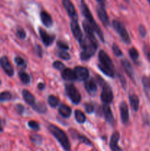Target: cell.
Instances as JSON below:
<instances>
[{"instance_id":"cell-50","label":"cell","mask_w":150,"mask_h":151,"mask_svg":"<svg viewBox=\"0 0 150 151\" xmlns=\"http://www.w3.org/2000/svg\"><path fill=\"white\" fill-rule=\"evenodd\" d=\"M2 131H3V128H2V126H1V119H0V132H2Z\"/></svg>"},{"instance_id":"cell-8","label":"cell","mask_w":150,"mask_h":151,"mask_svg":"<svg viewBox=\"0 0 150 151\" xmlns=\"http://www.w3.org/2000/svg\"><path fill=\"white\" fill-rule=\"evenodd\" d=\"M62 2H63V7H65L68 15L71 19V20H77V13H76V9L71 1V0H63Z\"/></svg>"},{"instance_id":"cell-32","label":"cell","mask_w":150,"mask_h":151,"mask_svg":"<svg viewBox=\"0 0 150 151\" xmlns=\"http://www.w3.org/2000/svg\"><path fill=\"white\" fill-rule=\"evenodd\" d=\"M12 99V95L10 91H2L0 93V102H5L10 100Z\"/></svg>"},{"instance_id":"cell-48","label":"cell","mask_w":150,"mask_h":151,"mask_svg":"<svg viewBox=\"0 0 150 151\" xmlns=\"http://www.w3.org/2000/svg\"><path fill=\"white\" fill-rule=\"evenodd\" d=\"M97 2L99 3V4L101 6H105V2H106V0H96Z\"/></svg>"},{"instance_id":"cell-35","label":"cell","mask_w":150,"mask_h":151,"mask_svg":"<svg viewBox=\"0 0 150 151\" xmlns=\"http://www.w3.org/2000/svg\"><path fill=\"white\" fill-rule=\"evenodd\" d=\"M28 126L31 128V129L34 130V131H38L40 128L39 124L36 122V121H29L28 122Z\"/></svg>"},{"instance_id":"cell-22","label":"cell","mask_w":150,"mask_h":151,"mask_svg":"<svg viewBox=\"0 0 150 151\" xmlns=\"http://www.w3.org/2000/svg\"><path fill=\"white\" fill-rule=\"evenodd\" d=\"M40 16H41V22L44 24V26L46 27H50L52 26V19H51V16L47 12L42 11L41 13Z\"/></svg>"},{"instance_id":"cell-9","label":"cell","mask_w":150,"mask_h":151,"mask_svg":"<svg viewBox=\"0 0 150 151\" xmlns=\"http://www.w3.org/2000/svg\"><path fill=\"white\" fill-rule=\"evenodd\" d=\"M0 66L8 76L11 77L14 75V69H13V66L6 56H3L0 58Z\"/></svg>"},{"instance_id":"cell-30","label":"cell","mask_w":150,"mask_h":151,"mask_svg":"<svg viewBox=\"0 0 150 151\" xmlns=\"http://www.w3.org/2000/svg\"><path fill=\"white\" fill-rule=\"evenodd\" d=\"M19 78H20L21 81L24 84H28L29 83V81H30V77L28 75L26 72H21L19 74Z\"/></svg>"},{"instance_id":"cell-34","label":"cell","mask_w":150,"mask_h":151,"mask_svg":"<svg viewBox=\"0 0 150 151\" xmlns=\"http://www.w3.org/2000/svg\"><path fill=\"white\" fill-rule=\"evenodd\" d=\"M57 55H58V57L60 58L63 59V60H69V59L71 58L70 55L66 52V50H61V51H59L58 52H57Z\"/></svg>"},{"instance_id":"cell-25","label":"cell","mask_w":150,"mask_h":151,"mask_svg":"<svg viewBox=\"0 0 150 151\" xmlns=\"http://www.w3.org/2000/svg\"><path fill=\"white\" fill-rule=\"evenodd\" d=\"M58 111L59 114L64 118L69 117L71 114V109L69 106L64 104L60 105V107H59Z\"/></svg>"},{"instance_id":"cell-52","label":"cell","mask_w":150,"mask_h":151,"mask_svg":"<svg viewBox=\"0 0 150 151\" xmlns=\"http://www.w3.org/2000/svg\"><path fill=\"white\" fill-rule=\"evenodd\" d=\"M148 1L149 2V4H150V0H148Z\"/></svg>"},{"instance_id":"cell-51","label":"cell","mask_w":150,"mask_h":151,"mask_svg":"<svg viewBox=\"0 0 150 151\" xmlns=\"http://www.w3.org/2000/svg\"><path fill=\"white\" fill-rule=\"evenodd\" d=\"M125 1H126V2H129V0H124Z\"/></svg>"},{"instance_id":"cell-24","label":"cell","mask_w":150,"mask_h":151,"mask_svg":"<svg viewBox=\"0 0 150 151\" xmlns=\"http://www.w3.org/2000/svg\"><path fill=\"white\" fill-rule=\"evenodd\" d=\"M129 103H130V106L132 107V110L135 111H138V109H139V98H138V96L135 94H130L129 96Z\"/></svg>"},{"instance_id":"cell-39","label":"cell","mask_w":150,"mask_h":151,"mask_svg":"<svg viewBox=\"0 0 150 151\" xmlns=\"http://www.w3.org/2000/svg\"><path fill=\"white\" fill-rule=\"evenodd\" d=\"M57 45L58 46V47L60 49V50H69V45H68L66 42H63V41H57Z\"/></svg>"},{"instance_id":"cell-3","label":"cell","mask_w":150,"mask_h":151,"mask_svg":"<svg viewBox=\"0 0 150 151\" xmlns=\"http://www.w3.org/2000/svg\"><path fill=\"white\" fill-rule=\"evenodd\" d=\"M79 44H80V47L82 49V52L80 54V59L82 60H89L95 54L97 50V47L91 44L87 38L86 39L83 38Z\"/></svg>"},{"instance_id":"cell-20","label":"cell","mask_w":150,"mask_h":151,"mask_svg":"<svg viewBox=\"0 0 150 151\" xmlns=\"http://www.w3.org/2000/svg\"><path fill=\"white\" fill-rule=\"evenodd\" d=\"M70 133H71V137H73L74 139H76L79 140L80 142L87 145H89V146L92 145V143H91V142L90 141L89 139H88L86 137L82 135V134H79L77 131H74V130H71Z\"/></svg>"},{"instance_id":"cell-6","label":"cell","mask_w":150,"mask_h":151,"mask_svg":"<svg viewBox=\"0 0 150 151\" xmlns=\"http://www.w3.org/2000/svg\"><path fill=\"white\" fill-rule=\"evenodd\" d=\"M66 91L67 95L74 104H78L81 101V95L79 91L73 84H66Z\"/></svg>"},{"instance_id":"cell-4","label":"cell","mask_w":150,"mask_h":151,"mask_svg":"<svg viewBox=\"0 0 150 151\" xmlns=\"http://www.w3.org/2000/svg\"><path fill=\"white\" fill-rule=\"evenodd\" d=\"M96 79L98 81L99 84L102 87V90H101V100L105 104H110L112 103L113 100V94L112 88L100 76H96Z\"/></svg>"},{"instance_id":"cell-29","label":"cell","mask_w":150,"mask_h":151,"mask_svg":"<svg viewBox=\"0 0 150 151\" xmlns=\"http://www.w3.org/2000/svg\"><path fill=\"white\" fill-rule=\"evenodd\" d=\"M48 103L51 107L55 108L59 105L60 100H59V99L57 98V97H55V96L50 95L49 97H48Z\"/></svg>"},{"instance_id":"cell-44","label":"cell","mask_w":150,"mask_h":151,"mask_svg":"<svg viewBox=\"0 0 150 151\" xmlns=\"http://www.w3.org/2000/svg\"><path fill=\"white\" fill-rule=\"evenodd\" d=\"M139 33L140 35H141V37H143V38H144V37L146 35V29L145 27L144 26V25H140L139 26Z\"/></svg>"},{"instance_id":"cell-40","label":"cell","mask_w":150,"mask_h":151,"mask_svg":"<svg viewBox=\"0 0 150 151\" xmlns=\"http://www.w3.org/2000/svg\"><path fill=\"white\" fill-rule=\"evenodd\" d=\"M15 62H16V64L19 66H26V63H25L24 60L22 58L19 57V56H17V57L15 58Z\"/></svg>"},{"instance_id":"cell-11","label":"cell","mask_w":150,"mask_h":151,"mask_svg":"<svg viewBox=\"0 0 150 151\" xmlns=\"http://www.w3.org/2000/svg\"><path fill=\"white\" fill-rule=\"evenodd\" d=\"M99 60L101 64L114 69V65H113V61L104 50H100V52H99Z\"/></svg>"},{"instance_id":"cell-1","label":"cell","mask_w":150,"mask_h":151,"mask_svg":"<svg viewBox=\"0 0 150 151\" xmlns=\"http://www.w3.org/2000/svg\"><path fill=\"white\" fill-rule=\"evenodd\" d=\"M49 132L54 136V138L57 140L63 150L65 151H71V144L69 142L67 134L59 127L54 125H49L48 128Z\"/></svg>"},{"instance_id":"cell-49","label":"cell","mask_w":150,"mask_h":151,"mask_svg":"<svg viewBox=\"0 0 150 151\" xmlns=\"http://www.w3.org/2000/svg\"><path fill=\"white\" fill-rule=\"evenodd\" d=\"M38 88H39L40 90H44V88H45V85H44L43 83H40L38 85Z\"/></svg>"},{"instance_id":"cell-43","label":"cell","mask_w":150,"mask_h":151,"mask_svg":"<svg viewBox=\"0 0 150 151\" xmlns=\"http://www.w3.org/2000/svg\"><path fill=\"white\" fill-rule=\"evenodd\" d=\"M85 111L88 114H91L94 112V107L91 103H86L85 105Z\"/></svg>"},{"instance_id":"cell-16","label":"cell","mask_w":150,"mask_h":151,"mask_svg":"<svg viewBox=\"0 0 150 151\" xmlns=\"http://www.w3.org/2000/svg\"><path fill=\"white\" fill-rule=\"evenodd\" d=\"M102 112L104 114V118H105V120L107 121V123H109L110 125H113L115 122L114 117H113V113H112L111 109H110L109 104L104 103L102 106Z\"/></svg>"},{"instance_id":"cell-7","label":"cell","mask_w":150,"mask_h":151,"mask_svg":"<svg viewBox=\"0 0 150 151\" xmlns=\"http://www.w3.org/2000/svg\"><path fill=\"white\" fill-rule=\"evenodd\" d=\"M82 26H83L84 30H85V34H86V38L89 40V41L91 44H93L94 46L98 47V42H97L95 35H94V30L92 29L91 25L88 24V22H85V21L82 23Z\"/></svg>"},{"instance_id":"cell-12","label":"cell","mask_w":150,"mask_h":151,"mask_svg":"<svg viewBox=\"0 0 150 151\" xmlns=\"http://www.w3.org/2000/svg\"><path fill=\"white\" fill-rule=\"evenodd\" d=\"M74 71L76 78H78L80 81H87V79L89 77V71L87 68L84 67V66H76Z\"/></svg>"},{"instance_id":"cell-38","label":"cell","mask_w":150,"mask_h":151,"mask_svg":"<svg viewBox=\"0 0 150 151\" xmlns=\"http://www.w3.org/2000/svg\"><path fill=\"white\" fill-rule=\"evenodd\" d=\"M53 66H54V68H55L56 69H58V70H63V69L65 68V65L63 64L62 62L58 61V60L54 62V63H53Z\"/></svg>"},{"instance_id":"cell-28","label":"cell","mask_w":150,"mask_h":151,"mask_svg":"<svg viewBox=\"0 0 150 151\" xmlns=\"http://www.w3.org/2000/svg\"><path fill=\"white\" fill-rule=\"evenodd\" d=\"M74 116H75V119L79 123H84L85 122V114L82 111L79 110H76L75 111V113H74Z\"/></svg>"},{"instance_id":"cell-46","label":"cell","mask_w":150,"mask_h":151,"mask_svg":"<svg viewBox=\"0 0 150 151\" xmlns=\"http://www.w3.org/2000/svg\"><path fill=\"white\" fill-rule=\"evenodd\" d=\"M16 110L19 114H21L24 112V107L21 104H18L16 106Z\"/></svg>"},{"instance_id":"cell-26","label":"cell","mask_w":150,"mask_h":151,"mask_svg":"<svg viewBox=\"0 0 150 151\" xmlns=\"http://www.w3.org/2000/svg\"><path fill=\"white\" fill-rule=\"evenodd\" d=\"M98 67L99 69H100V71L102 72L104 75H106L108 77H110V78H114L115 72L113 69L107 67V66H104V65L101 64V63H99V64L98 65Z\"/></svg>"},{"instance_id":"cell-53","label":"cell","mask_w":150,"mask_h":151,"mask_svg":"<svg viewBox=\"0 0 150 151\" xmlns=\"http://www.w3.org/2000/svg\"><path fill=\"white\" fill-rule=\"evenodd\" d=\"M149 82H150V76H149Z\"/></svg>"},{"instance_id":"cell-23","label":"cell","mask_w":150,"mask_h":151,"mask_svg":"<svg viewBox=\"0 0 150 151\" xmlns=\"http://www.w3.org/2000/svg\"><path fill=\"white\" fill-rule=\"evenodd\" d=\"M22 96L24 97V100H25L27 104L30 105V106H33L34 104L35 103V97L32 95V93L30 91H29L28 90L24 89L22 91Z\"/></svg>"},{"instance_id":"cell-41","label":"cell","mask_w":150,"mask_h":151,"mask_svg":"<svg viewBox=\"0 0 150 151\" xmlns=\"http://www.w3.org/2000/svg\"><path fill=\"white\" fill-rule=\"evenodd\" d=\"M16 34H17L18 37H19L20 39H24V38H26V32H25V31L23 29H21V28L17 29Z\"/></svg>"},{"instance_id":"cell-2","label":"cell","mask_w":150,"mask_h":151,"mask_svg":"<svg viewBox=\"0 0 150 151\" xmlns=\"http://www.w3.org/2000/svg\"><path fill=\"white\" fill-rule=\"evenodd\" d=\"M80 8H81V10H82V14L84 15L85 18L87 19V22H88V24L91 25L92 29L96 32V34L99 35V38H100V40H101L102 42H104V36H103L102 31H101V29H100L99 26V25L96 24V22L95 19H94L91 11H90V9L88 8V5H87V4L85 3V1H84V0H82V1H81Z\"/></svg>"},{"instance_id":"cell-10","label":"cell","mask_w":150,"mask_h":151,"mask_svg":"<svg viewBox=\"0 0 150 151\" xmlns=\"http://www.w3.org/2000/svg\"><path fill=\"white\" fill-rule=\"evenodd\" d=\"M71 32L73 33L74 37L80 43L82 40L83 39V37H82V31H81L80 27H79V24H78L77 20H71Z\"/></svg>"},{"instance_id":"cell-18","label":"cell","mask_w":150,"mask_h":151,"mask_svg":"<svg viewBox=\"0 0 150 151\" xmlns=\"http://www.w3.org/2000/svg\"><path fill=\"white\" fill-rule=\"evenodd\" d=\"M121 66H123V68L124 69V71L126 72V75L129 77L132 80H134V77H135V74H134L133 69H132V66L131 65V63L128 61L126 59H122L121 60Z\"/></svg>"},{"instance_id":"cell-36","label":"cell","mask_w":150,"mask_h":151,"mask_svg":"<svg viewBox=\"0 0 150 151\" xmlns=\"http://www.w3.org/2000/svg\"><path fill=\"white\" fill-rule=\"evenodd\" d=\"M143 85H144V88H145L146 91L150 90V82H149V78H147V77L144 76L142 79Z\"/></svg>"},{"instance_id":"cell-45","label":"cell","mask_w":150,"mask_h":151,"mask_svg":"<svg viewBox=\"0 0 150 151\" xmlns=\"http://www.w3.org/2000/svg\"><path fill=\"white\" fill-rule=\"evenodd\" d=\"M119 80H120V82H121V84L122 87L125 89L126 86V80H125L124 77L123 76L122 74H119Z\"/></svg>"},{"instance_id":"cell-14","label":"cell","mask_w":150,"mask_h":151,"mask_svg":"<svg viewBox=\"0 0 150 151\" xmlns=\"http://www.w3.org/2000/svg\"><path fill=\"white\" fill-rule=\"evenodd\" d=\"M96 13L98 15L99 19L101 20V22H102L103 24L106 27L109 26V24H110V21H109L108 16H107V13L106 12L104 6L99 5V7H97Z\"/></svg>"},{"instance_id":"cell-13","label":"cell","mask_w":150,"mask_h":151,"mask_svg":"<svg viewBox=\"0 0 150 151\" xmlns=\"http://www.w3.org/2000/svg\"><path fill=\"white\" fill-rule=\"evenodd\" d=\"M119 139H120V134L118 131H116L112 134L110 141V147L112 151H123L119 145Z\"/></svg>"},{"instance_id":"cell-21","label":"cell","mask_w":150,"mask_h":151,"mask_svg":"<svg viewBox=\"0 0 150 151\" xmlns=\"http://www.w3.org/2000/svg\"><path fill=\"white\" fill-rule=\"evenodd\" d=\"M85 87L86 91L88 92V94H91V95H94L97 91L96 83V81L93 79L87 81L86 82H85Z\"/></svg>"},{"instance_id":"cell-17","label":"cell","mask_w":150,"mask_h":151,"mask_svg":"<svg viewBox=\"0 0 150 151\" xmlns=\"http://www.w3.org/2000/svg\"><path fill=\"white\" fill-rule=\"evenodd\" d=\"M120 115L121 122L126 124L129 122V109L126 102H122L120 105Z\"/></svg>"},{"instance_id":"cell-42","label":"cell","mask_w":150,"mask_h":151,"mask_svg":"<svg viewBox=\"0 0 150 151\" xmlns=\"http://www.w3.org/2000/svg\"><path fill=\"white\" fill-rule=\"evenodd\" d=\"M144 52L147 60L150 62V47L149 45H144Z\"/></svg>"},{"instance_id":"cell-19","label":"cell","mask_w":150,"mask_h":151,"mask_svg":"<svg viewBox=\"0 0 150 151\" xmlns=\"http://www.w3.org/2000/svg\"><path fill=\"white\" fill-rule=\"evenodd\" d=\"M61 75L62 78H63V80H65V81H73L76 79V75H75L74 71H73L71 69H69V68L63 69Z\"/></svg>"},{"instance_id":"cell-31","label":"cell","mask_w":150,"mask_h":151,"mask_svg":"<svg viewBox=\"0 0 150 151\" xmlns=\"http://www.w3.org/2000/svg\"><path fill=\"white\" fill-rule=\"evenodd\" d=\"M30 139L33 144L36 145H40L42 144L43 142V138L41 136L38 135V134H33L30 137Z\"/></svg>"},{"instance_id":"cell-54","label":"cell","mask_w":150,"mask_h":151,"mask_svg":"<svg viewBox=\"0 0 150 151\" xmlns=\"http://www.w3.org/2000/svg\"><path fill=\"white\" fill-rule=\"evenodd\" d=\"M0 84H1V81H0Z\"/></svg>"},{"instance_id":"cell-33","label":"cell","mask_w":150,"mask_h":151,"mask_svg":"<svg viewBox=\"0 0 150 151\" xmlns=\"http://www.w3.org/2000/svg\"><path fill=\"white\" fill-rule=\"evenodd\" d=\"M129 56H130V58L132 59L133 61L136 62L137 60H138V58H139V53H138V50H137L135 48L132 47L131 49H129Z\"/></svg>"},{"instance_id":"cell-15","label":"cell","mask_w":150,"mask_h":151,"mask_svg":"<svg viewBox=\"0 0 150 151\" xmlns=\"http://www.w3.org/2000/svg\"><path fill=\"white\" fill-rule=\"evenodd\" d=\"M39 33L40 35H41V39H42L43 43H44L46 47H49V46L51 45L53 43V41H54V38H55V36H54V35H49V34L46 31L44 30L43 28H40Z\"/></svg>"},{"instance_id":"cell-27","label":"cell","mask_w":150,"mask_h":151,"mask_svg":"<svg viewBox=\"0 0 150 151\" xmlns=\"http://www.w3.org/2000/svg\"><path fill=\"white\" fill-rule=\"evenodd\" d=\"M32 108H33V109L35 111L41 114L45 113V112L46 111V109H47L45 103H42V102H41V103H35V104L32 106Z\"/></svg>"},{"instance_id":"cell-37","label":"cell","mask_w":150,"mask_h":151,"mask_svg":"<svg viewBox=\"0 0 150 151\" xmlns=\"http://www.w3.org/2000/svg\"><path fill=\"white\" fill-rule=\"evenodd\" d=\"M112 48H113V52H114V54L116 55L117 56V57H119V56H121L122 55L121 50H120V48H119V46H118L117 44H113V47H112Z\"/></svg>"},{"instance_id":"cell-5","label":"cell","mask_w":150,"mask_h":151,"mask_svg":"<svg viewBox=\"0 0 150 151\" xmlns=\"http://www.w3.org/2000/svg\"><path fill=\"white\" fill-rule=\"evenodd\" d=\"M112 24H113V28L119 34L122 41L126 44H130V38H129V35L128 34V32L126 31V28H125L124 25L117 20H113Z\"/></svg>"},{"instance_id":"cell-47","label":"cell","mask_w":150,"mask_h":151,"mask_svg":"<svg viewBox=\"0 0 150 151\" xmlns=\"http://www.w3.org/2000/svg\"><path fill=\"white\" fill-rule=\"evenodd\" d=\"M35 52L37 53L38 57H42V49H41V47L39 45H36V47H35Z\"/></svg>"}]
</instances>
